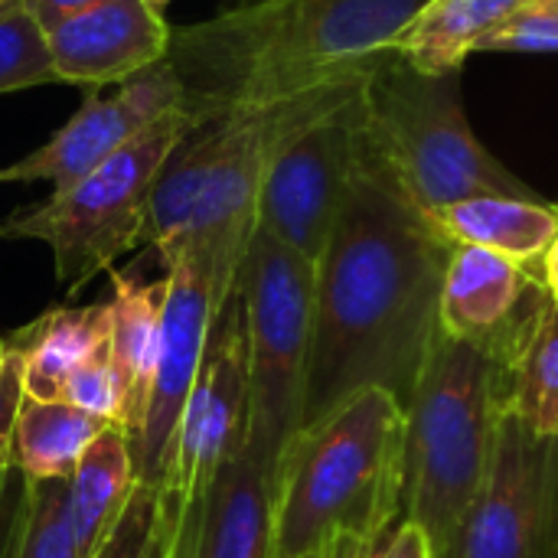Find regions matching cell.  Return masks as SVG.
I'll use <instances>...</instances> for the list:
<instances>
[{"label":"cell","mask_w":558,"mask_h":558,"mask_svg":"<svg viewBox=\"0 0 558 558\" xmlns=\"http://www.w3.org/2000/svg\"><path fill=\"white\" fill-rule=\"evenodd\" d=\"M451 248L454 242L392 180L360 124L347 193L317 262L301 428L363 389H386L402 409L412 402L441 330Z\"/></svg>","instance_id":"6da1fadb"},{"label":"cell","mask_w":558,"mask_h":558,"mask_svg":"<svg viewBox=\"0 0 558 558\" xmlns=\"http://www.w3.org/2000/svg\"><path fill=\"white\" fill-rule=\"evenodd\" d=\"M428 0H252L177 36V69L196 118L281 108L360 88L396 52Z\"/></svg>","instance_id":"7a4b0ae2"},{"label":"cell","mask_w":558,"mask_h":558,"mask_svg":"<svg viewBox=\"0 0 558 558\" xmlns=\"http://www.w3.org/2000/svg\"><path fill=\"white\" fill-rule=\"evenodd\" d=\"M405 507V409L386 389L298 428L275 468L271 558H317L333 539L386 543Z\"/></svg>","instance_id":"3957f363"},{"label":"cell","mask_w":558,"mask_h":558,"mask_svg":"<svg viewBox=\"0 0 558 558\" xmlns=\"http://www.w3.org/2000/svg\"><path fill=\"white\" fill-rule=\"evenodd\" d=\"M510 415V376L497 350L438 330L412 402L405 405V507L435 556L487 481L500 425Z\"/></svg>","instance_id":"277c9868"},{"label":"cell","mask_w":558,"mask_h":558,"mask_svg":"<svg viewBox=\"0 0 558 558\" xmlns=\"http://www.w3.org/2000/svg\"><path fill=\"white\" fill-rule=\"evenodd\" d=\"M356 108L369 147L428 219L471 196H539L477 141L461 72L418 69L396 49L363 75Z\"/></svg>","instance_id":"5b68a950"},{"label":"cell","mask_w":558,"mask_h":558,"mask_svg":"<svg viewBox=\"0 0 558 558\" xmlns=\"http://www.w3.org/2000/svg\"><path fill=\"white\" fill-rule=\"evenodd\" d=\"M193 121L196 114L190 108H177L147 124L82 180L10 216L0 226V239H36L49 245L59 284L75 294L144 242L154 183Z\"/></svg>","instance_id":"8992f818"},{"label":"cell","mask_w":558,"mask_h":558,"mask_svg":"<svg viewBox=\"0 0 558 558\" xmlns=\"http://www.w3.org/2000/svg\"><path fill=\"white\" fill-rule=\"evenodd\" d=\"M235 291L245 307L248 337L245 448L268 468H278L284 445L301 428L314 340L317 265L258 226Z\"/></svg>","instance_id":"52a82bcc"},{"label":"cell","mask_w":558,"mask_h":558,"mask_svg":"<svg viewBox=\"0 0 558 558\" xmlns=\"http://www.w3.org/2000/svg\"><path fill=\"white\" fill-rule=\"evenodd\" d=\"M248 422V337L239 291L219 311L203 369L183 409L167 481L160 487V513L170 536L167 558H193L209 490L219 471L245 445Z\"/></svg>","instance_id":"ba28073f"},{"label":"cell","mask_w":558,"mask_h":558,"mask_svg":"<svg viewBox=\"0 0 558 558\" xmlns=\"http://www.w3.org/2000/svg\"><path fill=\"white\" fill-rule=\"evenodd\" d=\"M281 131L262 177L258 226L317 265L353 167L356 88L281 105Z\"/></svg>","instance_id":"9c48e42d"},{"label":"cell","mask_w":558,"mask_h":558,"mask_svg":"<svg viewBox=\"0 0 558 558\" xmlns=\"http://www.w3.org/2000/svg\"><path fill=\"white\" fill-rule=\"evenodd\" d=\"M435 558H558V435L510 412L487 481Z\"/></svg>","instance_id":"30bf717a"},{"label":"cell","mask_w":558,"mask_h":558,"mask_svg":"<svg viewBox=\"0 0 558 558\" xmlns=\"http://www.w3.org/2000/svg\"><path fill=\"white\" fill-rule=\"evenodd\" d=\"M281 108H239L219 114V147L203 180L199 199L180 239L157 252L196 262L209 278L219 307L229 304L248 242L258 229V193L271 144L281 131Z\"/></svg>","instance_id":"8fae6325"},{"label":"cell","mask_w":558,"mask_h":558,"mask_svg":"<svg viewBox=\"0 0 558 558\" xmlns=\"http://www.w3.org/2000/svg\"><path fill=\"white\" fill-rule=\"evenodd\" d=\"M177 108H186V92L177 69L163 59L121 82L114 95L92 92L43 147L3 167L0 183H49L52 190H65Z\"/></svg>","instance_id":"7c38bea8"},{"label":"cell","mask_w":558,"mask_h":558,"mask_svg":"<svg viewBox=\"0 0 558 558\" xmlns=\"http://www.w3.org/2000/svg\"><path fill=\"white\" fill-rule=\"evenodd\" d=\"M163 333H160V360L154 376V392L147 405V418L141 438L134 445L137 481L147 487H163L173 438L203 369L206 343L213 324L219 317V301L203 275V268L183 255L163 262Z\"/></svg>","instance_id":"4fadbf2b"},{"label":"cell","mask_w":558,"mask_h":558,"mask_svg":"<svg viewBox=\"0 0 558 558\" xmlns=\"http://www.w3.org/2000/svg\"><path fill=\"white\" fill-rule=\"evenodd\" d=\"M170 39L163 13L144 0H98L46 33L56 78L88 88L154 69L167 59Z\"/></svg>","instance_id":"5bb4252c"},{"label":"cell","mask_w":558,"mask_h":558,"mask_svg":"<svg viewBox=\"0 0 558 558\" xmlns=\"http://www.w3.org/2000/svg\"><path fill=\"white\" fill-rule=\"evenodd\" d=\"M539 288L543 278L530 265L481 245H454L441 284V330L494 350Z\"/></svg>","instance_id":"9a60e30c"},{"label":"cell","mask_w":558,"mask_h":558,"mask_svg":"<svg viewBox=\"0 0 558 558\" xmlns=\"http://www.w3.org/2000/svg\"><path fill=\"white\" fill-rule=\"evenodd\" d=\"M163 278L137 281L134 275L111 271V333L108 353L121 386V432L131 441V451L141 438L163 333Z\"/></svg>","instance_id":"2e32d148"},{"label":"cell","mask_w":558,"mask_h":558,"mask_svg":"<svg viewBox=\"0 0 558 558\" xmlns=\"http://www.w3.org/2000/svg\"><path fill=\"white\" fill-rule=\"evenodd\" d=\"M275 468L245 445L219 471L193 558H271Z\"/></svg>","instance_id":"e0dca14e"},{"label":"cell","mask_w":558,"mask_h":558,"mask_svg":"<svg viewBox=\"0 0 558 558\" xmlns=\"http://www.w3.org/2000/svg\"><path fill=\"white\" fill-rule=\"evenodd\" d=\"M510 376V412L536 435H558V301L546 284L494 347Z\"/></svg>","instance_id":"ac0fdd59"},{"label":"cell","mask_w":558,"mask_h":558,"mask_svg":"<svg viewBox=\"0 0 558 558\" xmlns=\"http://www.w3.org/2000/svg\"><path fill=\"white\" fill-rule=\"evenodd\" d=\"M432 222L454 245H481L530 268L536 262L543 265L549 245L558 239V206L543 196H471L438 209Z\"/></svg>","instance_id":"d6986e66"},{"label":"cell","mask_w":558,"mask_h":558,"mask_svg":"<svg viewBox=\"0 0 558 558\" xmlns=\"http://www.w3.org/2000/svg\"><path fill=\"white\" fill-rule=\"evenodd\" d=\"M137 464L128 435L118 425H108L82 454L69 487V520L78 558H95L121 523L134 490Z\"/></svg>","instance_id":"ffe728a7"},{"label":"cell","mask_w":558,"mask_h":558,"mask_svg":"<svg viewBox=\"0 0 558 558\" xmlns=\"http://www.w3.org/2000/svg\"><path fill=\"white\" fill-rule=\"evenodd\" d=\"M108 304L49 307L36 320L10 333L23 360V386L29 399H62L69 376L108 343Z\"/></svg>","instance_id":"44dd1931"},{"label":"cell","mask_w":558,"mask_h":558,"mask_svg":"<svg viewBox=\"0 0 558 558\" xmlns=\"http://www.w3.org/2000/svg\"><path fill=\"white\" fill-rule=\"evenodd\" d=\"M108 428V422L62 402V399H23L10 464L29 481H69L88 451V445Z\"/></svg>","instance_id":"7402d4cb"},{"label":"cell","mask_w":558,"mask_h":558,"mask_svg":"<svg viewBox=\"0 0 558 558\" xmlns=\"http://www.w3.org/2000/svg\"><path fill=\"white\" fill-rule=\"evenodd\" d=\"M533 0H428L399 39V52L428 72H461L507 16Z\"/></svg>","instance_id":"603a6c76"},{"label":"cell","mask_w":558,"mask_h":558,"mask_svg":"<svg viewBox=\"0 0 558 558\" xmlns=\"http://www.w3.org/2000/svg\"><path fill=\"white\" fill-rule=\"evenodd\" d=\"M10 558H78L72 520H69L65 481L23 477Z\"/></svg>","instance_id":"cb8c5ba5"},{"label":"cell","mask_w":558,"mask_h":558,"mask_svg":"<svg viewBox=\"0 0 558 558\" xmlns=\"http://www.w3.org/2000/svg\"><path fill=\"white\" fill-rule=\"evenodd\" d=\"M43 82H59L43 26L23 0H0V95Z\"/></svg>","instance_id":"d4e9b609"},{"label":"cell","mask_w":558,"mask_h":558,"mask_svg":"<svg viewBox=\"0 0 558 558\" xmlns=\"http://www.w3.org/2000/svg\"><path fill=\"white\" fill-rule=\"evenodd\" d=\"M167 526L160 513V490L137 484L121 523L95 558H167Z\"/></svg>","instance_id":"484cf974"},{"label":"cell","mask_w":558,"mask_h":558,"mask_svg":"<svg viewBox=\"0 0 558 558\" xmlns=\"http://www.w3.org/2000/svg\"><path fill=\"white\" fill-rule=\"evenodd\" d=\"M477 52H558V0H533L507 16Z\"/></svg>","instance_id":"4316f807"},{"label":"cell","mask_w":558,"mask_h":558,"mask_svg":"<svg viewBox=\"0 0 558 558\" xmlns=\"http://www.w3.org/2000/svg\"><path fill=\"white\" fill-rule=\"evenodd\" d=\"M62 402H69L108 425H121V386H118V373L111 366L108 343L101 350H95L69 376V383L62 389Z\"/></svg>","instance_id":"83f0119b"},{"label":"cell","mask_w":558,"mask_h":558,"mask_svg":"<svg viewBox=\"0 0 558 558\" xmlns=\"http://www.w3.org/2000/svg\"><path fill=\"white\" fill-rule=\"evenodd\" d=\"M23 399H26L23 360L7 333V337H0V471H13L10 441H13V425H16Z\"/></svg>","instance_id":"f1b7e54d"},{"label":"cell","mask_w":558,"mask_h":558,"mask_svg":"<svg viewBox=\"0 0 558 558\" xmlns=\"http://www.w3.org/2000/svg\"><path fill=\"white\" fill-rule=\"evenodd\" d=\"M373 558H435V549H432L428 533L418 523L402 520L392 530V536L373 553Z\"/></svg>","instance_id":"f546056e"},{"label":"cell","mask_w":558,"mask_h":558,"mask_svg":"<svg viewBox=\"0 0 558 558\" xmlns=\"http://www.w3.org/2000/svg\"><path fill=\"white\" fill-rule=\"evenodd\" d=\"M20 487H23V477L16 471H0V558H10L13 553Z\"/></svg>","instance_id":"4dcf8cb0"},{"label":"cell","mask_w":558,"mask_h":558,"mask_svg":"<svg viewBox=\"0 0 558 558\" xmlns=\"http://www.w3.org/2000/svg\"><path fill=\"white\" fill-rule=\"evenodd\" d=\"M98 0H23V7L29 10V16L43 26V33H49L52 26H59L62 20L82 13L85 7H92Z\"/></svg>","instance_id":"1f68e13d"},{"label":"cell","mask_w":558,"mask_h":558,"mask_svg":"<svg viewBox=\"0 0 558 558\" xmlns=\"http://www.w3.org/2000/svg\"><path fill=\"white\" fill-rule=\"evenodd\" d=\"M379 546H383V543H379ZM379 546H366V543H360V539L340 536V539H333L317 558H369Z\"/></svg>","instance_id":"d6a6232c"},{"label":"cell","mask_w":558,"mask_h":558,"mask_svg":"<svg viewBox=\"0 0 558 558\" xmlns=\"http://www.w3.org/2000/svg\"><path fill=\"white\" fill-rule=\"evenodd\" d=\"M543 284H546V291L553 294V301H558V239L549 245V252H546V258H543Z\"/></svg>","instance_id":"836d02e7"},{"label":"cell","mask_w":558,"mask_h":558,"mask_svg":"<svg viewBox=\"0 0 558 558\" xmlns=\"http://www.w3.org/2000/svg\"><path fill=\"white\" fill-rule=\"evenodd\" d=\"M144 3H147V7H154V10H160V13H163V7H167V3H170V0H144Z\"/></svg>","instance_id":"e575fe53"},{"label":"cell","mask_w":558,"mask_h":558,"mask_svg":"<svg viewBox=\"0 0 558 558\" xmlns=\"http://www.w3.org/2000/svg\"><path fill=\"white\" fill-rule=\"evenodd\" d=\"M369 558H373V556H369Z\"/></svg>","instance_id":"d590c367"},{"label":"cell","mask_w":558,"mask_h":558,"mask_svg":"<svg viewBox=\"0 0 558 558\" xmlns=\"http://www.w3.org/2000/svg\"><path fill=\"white\" fill-rule=\"evenodd\" d=\"M556 206H558V203H556Z\"/></svg>","instance_id":"8d00e7d4"}]
</instances>
